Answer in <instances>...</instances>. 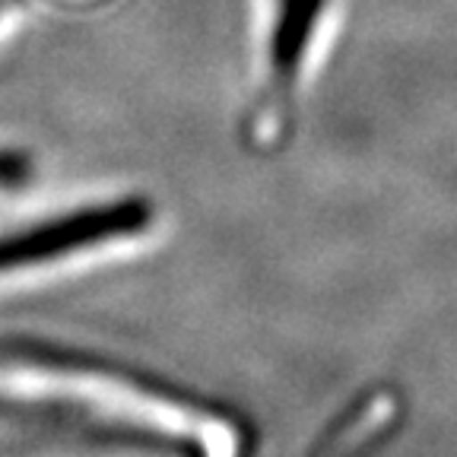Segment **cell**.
<instances>
[{
	"instance_id": "6da1fadb",
	"label": "cell",
	"mask_w": 457,
	"mask_h": 457,
	"mask_svg": "<svg viewBox=\"0 0 457 457\" xmlns=\"http://www.w3.org/2000/svg\"><path fill=\"white\" fill-rule=\"evenodd\" d=\"M324 10H328V0H277L273 4L264 83L245 118V140L251 150H277L293 134L295 96H299L308 51L318 36Z\"/></svg>"
},
{
	"instance_id": "7a4b0ae2",
	"label": "cell",
	"mask_w": 457,
	"mask_h": 457,
	"mask_svg": "<svg viewBox=\"0 0 457 457\" xmlns=\"http://www.w3.org/2000/svg\"><path fill=\"white\" fill-rule=\"evenodd\" d=\"M153 220H156V210L150 207L146 197H121L112 204L73 210V213L29 228V232L0 238V270L45 264V261L71 254V251L143 236Z\"/></svg>"
},
{
	"instance_id": "3957f363",
	"label": "cell",
	"mask_w": 457,
	"mask_h": 457,
	"mask_svg": "<svg viewBox=\"0 0 457 457\" xmlns=\"http://www.w3.org/2000/svg\"><path fill=\"white\" fill-rule=\"evenodd\" d=\"M400 400L391 387H369L314 436L302 457H371L394 438Z\"/></svg>"
},
{
	"instance_id": "277c9868",
	"label": "cell",
	"mask_w": 457,
	"mask_h": 457,
	"mask_svg": "<svg viewBox=\"0 0 457 457\" xmlns=\"http://www.w3.org/2000/svg\"><path fill=\"white\" fill-rule=\"evenodd\" d=\"M29 175H32V165H29L26 156L0 150V187H20V185H26Z\"/></svg>"
}]
</instances>
